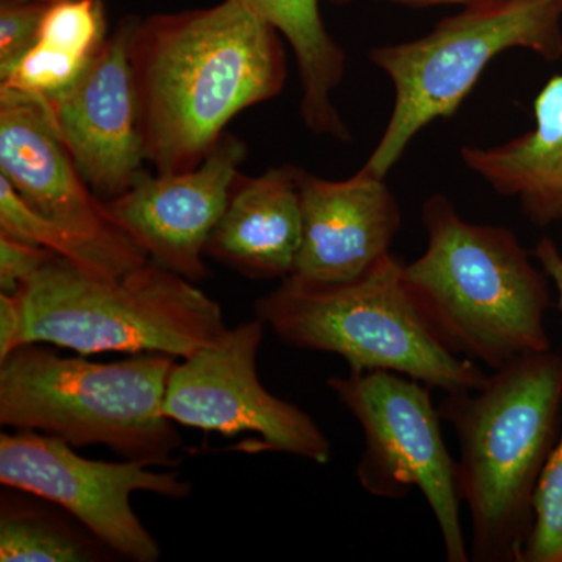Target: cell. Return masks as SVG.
<instances>
[{"instance_id":"6da1fadb","label":"cell","mask_w":562,"mask_h":562,"mask_svg":"<svg viewBox=\"0 0 562 562\" xmlns=\"http://www.w3.org/2000/svg\"><path fill=\"white\" fill-rule=\"evenodd\" d=\"M131 57L155 173L201 166L228 122L277 98L288 77L280 33L246 0L133 18Z\"/></svg>"},{"instance_id":"7a4b0ae2","label":"cell","mask_w":562,"mask_h":562,"mask_svg":"<svg viewBox=\"0 0 562 562\" xmlns=\"http://www.w3.org/2000/svg\"><path fill=\"white\" fill-rule=\"evenodd\" d=\"M420 216L427 249L405 265V279L436 338L494 371L549 351L550 279L513 231L465 221L443 194Z\"/></svg>"},{"instance_id":"3957f363","label":"cell","mask_w":562,"mask_h":562,"mask_svg":"<svg viewBox=\"0 0 562 562\" xmlns=\"http://www.w3.org/2000/svg\"><path fill=\"white\" fill-rule=\"evenodd\" d=\"M561 406L562 357L550 350L503 366L479 390L449 392L439 405L460 442L458 484L472 516L471 560L520 562Z\"/></svg>"},{"instance_id":"277c9868","label":"cell","mask_w":562,"mask_h":562,"mask_svg":"<svg viewBox=\"0 0 562 562\" xmlns=\"http://www.w3.org/2000/svg\"><path fill=\"white\" fill-rule=\"evenodd\" d=\"M176 360L136 353L94 362L25 344L0 361V424L171 468L183 439L162 414V401Z\"/></svg>"},{"instance_id":"5b68a950","label":"cell","mask_w":562,"mask_h":562,"mask_svg":"<svg viewBox=\"0 0 562 562\" xmlns=\"http://www.w3.org/2000/svg\"><path fill=\"white\" fill-rule=\"evenodd\" d=\"M254 310L281 342L336 355L350 372L402 373L446 394L479 390L490 376L436 338L406 283L405 262L392 254L349 283L286 277Z\"/></svg>"},{"instance_id":"8992f818","label":"cell","mask_w":562,"mask_h":562,"mask_svg":"<svg viewBox=\"0 0 562 562\" xmlns=\"http://www.w3.org/2000/svg\"><path fill=\"white\" fill-rule=\"evenodd\" d=\"M25 344L88 355L188 358L227 330L220 303L194 281L149 261L101 279L55 257L16 291Z\"/></svg>"},{"instance_id":"52a82bcc","label":"cell","mask_w":562,"mask_h":562,"mask_svg":"<svg viewBox=\"0 0 562 562\" xmlns=\"http://www.w3.org/2000/svg\"><path fill=\"white\" fill-rule=\"evenodd\" d=\"M512 49L560 60L562 0H480L420 38L369 52L394 88V103L362 168L386 179L413 139L431 122L452 117L491 61Z\"/></svg>"},{"instance_id":"ba28073f","label":"cell","mask_w":562,"mask_h":562,"mask_svg":"<svg viewBox=\"0 0 562 562\" xmlns=\"http://www.w3.org/2000/svg\"><path fill=\"white\" fill-rule=\"evenodd\" d=\"M327 384L364 432L357 465L362 490L379 498L419 490L441 530L447 561L471 560L461 527L458 462L443 442L431 387L386 371L349 372Z\"/></svg>"},{"instance_id":"9c48e42d","label":"cell","mask_w":562,"mask_h":562,"mask_svg":"<svg viewBox=\"0 0 562 562\" xmlns=\"http://www.w3.org/2000/svg\"><path fill=\"white\" fill-rule=\"evenodd\" d=\"M266 325L255 319L227 328L220 338L173 366L162 414L176 424L233 436L251 432L235 450L292 454L328 464L331 442L310 414L276 397L258 376Z\"/></svg>"},{"instance_id":"30bf717a","label":"cell","mask_w":562,"mask_h":562,"mask_svg":"<svg viewBox=\"0 0 562 562\" xmlns=\"http://www.w3.org/2000/svg\"><path fill=\"white\" fill-rule=\"evenodd\" d=\"M147 462L94 461L43 432L0 435V483L55 503L124 560L157 562L160 543L133 512V492L181 501L192 484Z\"/></svg>"},{"instance_id":"8fae6325","label":"cell","mask_w":562,"mask_h":562,"mask_svg":"<svg viewBox=\"0 0 562 562\" xmlns=\"http://www.w3.org/2000/svg\"><path fill=\"white\" fill-rule=\"evenodd\" d=\"M132 25V16L122 20L68 90L41 99L58 138L102 201L131 190L146 172Z\"/></svg>"},{"instance_id":"7c38bea8","label":"cell","mask_w":562,"mask_h":562,"mask_svg":"<svg viewBox=\"0 0 562 562\" xmlns=\"http://www.w3.org/2000/svg\"><path fill=\"white\" fill-rule=\"evenodd\" d=\"M246 157V143L225 132L198 168L144 172L131 190L105 201L109 216L151 261L201 283L209 277L206 243L227 209Z\"/></svg>"},{"instance_id":"4fadbf2b","label":"cell","mask_w":562,"mask_h":562,"mask_svg":"<svg viewBox=\"0 0 562 562\" xmlns=\"http://www.w3.org/2000/svg\"><path fill=\"white\" fill-rule=\"evenodd\" d=\"M0 173L22 201L63 231L132 266L150 261L121 231L58 138L41 99L0 91Z\"/></svg>"},{"instance_id":"5bb4252c","label":"cell","mask_w":562,"mask_h":562,"mask_svg":"<svg viewBox=\"0 0 562 562\" xmlns=\"http://www.w3.org/2000/svg\"><path fill=\"white\" fill-rule=\"evenodd\" d=\"M297 179L303 232L290 277L349 283L391 254L402 211L382 177L361 168L349 179L327 180L299 168Z\"/></svg>"},{"instance_id":"9a60e30c","label":"cell","mask_w":562,"mask_h":562,"mask_svg":"<svg viewBox=\"0 0 562 562\" xmlns=\"http://www.w3.org/2000/svg\"><path fill=\"white\" fill-rule=\"evenodd\" d=\"M297 176L294 165L257 177L239 173L206 243L205 257L254 280L290 277L303 232Z\"/></svg>"},{"instance_id":"2e32d148","label":"cell","mask_w":562,"mask_h":562,"mask_svg":"<svg viewBox=\"0 0 562 562\" xmlns=\"http://www.w3.org/2000/svg\"><path fill=\"white\" fill-rule=\"evenodd\" d=\"M468 169L505 198L517 199L538 227L562 221V74L535 101V127L494 147H462Z\"/></svg>"},{"instance_id":"e0dca14e","label":"cell","mask_w":562,"mask_h":562,"mask_svg":"<svg viewBox=\"0 0 562 562\" xmlns=\"http://www.w3.org/2000/svg\"><path fill=\"white\" fill-rule=\"evenodd\" d=\"M290 44L301 74L303 124L314 135L349 143L333 94L346 76V52L322 20L319 0H246Z\"/></svg>"},{"instance_id":"ac0fdd59","label":"cell","mask_w":562,"mask_h":562,"mask_svg":"<svg viewBox=\"0 0 562 562\" xmlns=\"http://www.w3.org/2000/svg\"><path fill=\"white\" fill-rule=\"evenodd\" d=\"M117 558L55 503L13 487L0 495V561L105 562Z\"/></svg>"},{"instance_id":"d6986e66","label":"cell","mask_w":562,"mask_h":562,"mask_svg":"<svg viewBox=\"0 0 562 562\" xmlns=\"http://www.w3.org/2000/svg\"><path fill=\"white\" fill-rule=\"evenodd\" d=\"M0 232L10 233L16 238L46 247L81 271L101 279H114L139 268V266L128 265L127 261L121 260L116 255L94 244L70 235L54 222L44 220L22 201L21 195L2 173H0Z\"/></svg>"},{"instance_id":"ffe728a7","label":"cell","mask_w":562,"mask_h":562,"mask_svg":"<svg viewBox=\"0 0 562 562\" xmlns=\"http://www.w3.org/2000/svg\"><path fill=\"white\" fill-rule=\"evenodd\" d=\"M106 38L103 0H72L47 7L38 33L40 43L85 58H94Z\"/></svg>"},{"instance_id":"44dd1931","label":"cell","mask_w":562,"mask_h":562,"mask_svg":"<svg viewBox=\"0 0 562 562\" xmlns=\"http://www.w3.org/2000/svg\"><path fill=\"white\" fill-rule=\"evenodd\" d=\"M92 58L68 54L36 41L9 72L0 76V91L49 99L68 90Z\"/></svg>"},{"instance_id":"7402d4cb","label":"cell","mask_w":562,"mask_h":562,"mask_svg":"<svg viewBox=\"0 0 562 562\" xmlns=\"http://www.w3.org/2000/svg\"><path fill=\"white\" fill-rule=\"evenodd\" d=\"M520 562H562V430L543 465Z\"/></svg>"},{"instance_id":"603a6c76","label":"cell","mask_w":562,"mask_h":562,"mask_svg":"<svg viewBox=\"0 0 562 562\" xmlns=\"http://www.w3.org/2000/svg\"><path fill=\"white\" fill-rule=\"evenodd\" d=\"M47 7L24 0L0 2V76L35 46Z\"/></svg>"},{"instance_id":"cb8c5ba5","label":"cell","mask_w":562,"mask_h":562,"mask_svg":"<svg viewBox=\"0 0 562 562\" xmlns=\"http://www.w3.org/2000/svg\"><path fill=\"white\" fill-rule=\"evenodd\" d=\"M55 257L46 247L0 232V292L13 294Z\"/></svg>"},{"instance_id":"d4e9b609","label":"cell","mask_w":562,"mask_h":562,"mask_svg":"<svg viewBox=\"0 0 562 562\" xmlns=\"http://www.w3.org/2000/svg\"><path fill=\"white\" fill-rule=\"evenodd\" d=\"M24 310L18 292H0V361L24 346Z\"/></svg>"},{"instance_id":"484cf974","label":"cell","mask_w":562,"mask_h":562,"mask_svg":"<svg viewBox=\"0 0 562 562\" xmlns=\"http://www.w3.org/2000/svg\"><path fill=\"white\" fill-rule=\"evenodd\" d=\"M536 260L542 266L543 271L549 276L550 281L554 284L560 299V310L562 312V255L558 250L553 239L542 238L535 249Z\"/></svg>"},{"instance_id":"4316f807","label":"cell","mask_w":562,"mask_h":562,"mask_svg":"<svg viewBox=\"0 0 562 562\" xmlns=\"http://www.w3.org/2000/svg\"><path fill=\"white\" fill-rule=\"evenodd\" d=\"M380 2L392 3V5L408 7V9H430V7L442 5H469L480 0H380Z\"/></svg>"},{"instance_id":"83f0119b","label":"cell","mask_w":562,"mask_h":562,"mask_svg":"<svg viewBox=\"0 0 562 562\" xmlns=\"http://www.w3.org/2000/svg\"><path fill=\"white\" fill-rule=\"evenodd\" d=\"M24 2H38L43 5H55V3L72 2V0H24Z\"/></svg>"},{"instance_id":"f1b7e54d","label":"cell","mask_w":562,"mask_h":562,"mask_svg":"<svg viewBox=\"0 0 562 562\" xmlns=\"http://www.w3.org/2000/svg\"><path fill=\"white\" fill-rule=\"evenodd\" d=\"M333 5H349L353 0H328Z\"/></svg>"}]
</instances>
